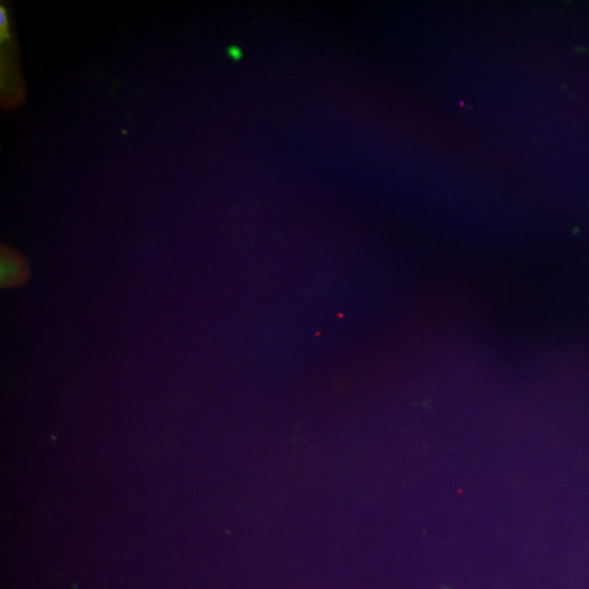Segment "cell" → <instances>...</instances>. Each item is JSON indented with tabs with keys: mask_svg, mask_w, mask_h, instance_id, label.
<instances>
[{
	"mask_svg": "<svg viewBox=\"0 0 589 589\" xmlns=\"http://www.w3.org/2000/svg\"><path fill=\"white\" fill-rule=\"evenodd\" d=\"M29 275L25 260L8 248L1 251V286L4 288L20 286Z\"/></svg>",
	"mask_w": 589,
	"mask_h": 589,
	"instance_id": "obj_1",
	"label": "cell"
},
{
	"mask_svg": "<svg viewBox=\"0 0 589 589\" xmlns=\"http://www.w3.org/2000/svg\"><path fill=\"white\" fill-rule=\"evenodd\" d=\"M240 51L237 49V48H230V56L233 57V58H239L240 57Z\"/></svg>",
	"mask_w": 589,
	"mask_h": 589,
	"instance_id": "obj_2",
	"label": "cell"
}]
</instances>
